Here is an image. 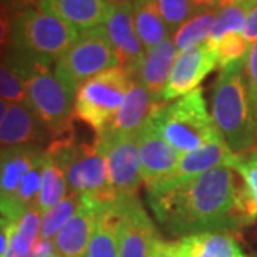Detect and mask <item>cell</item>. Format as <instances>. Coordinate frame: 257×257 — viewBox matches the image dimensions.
Masks as SVG:
<instances>
[{
	"label": "cell",
	"instance_id": "cell-1",
	"mask_svg": "<svg viewBox=\"0 0 257 257\" xmlns=\"http://www.w3.org/2000/svg\"><path fill=\"white\" fill-rule=\"evenodd\" d=\"M234 170L220 166L167 189L147 190L160 226L173 236L229 231L244 226Z\"/></svg>",
	"mask_w": 257,
	"mask_h": 257
},
{
	"label": "cell",
	"instance_id": "cell-2",
	"mask_svg": "<svg viewBox=\"0 0 257 257\" xmlns=\"http://www.w3.org/2000/svg\"><path fill=\"white\" fill-rule=\"evenodd\" d=\"M211 117L220 136L236 155L257 143V113L244 76V60L220 69L211 93Z\"/></svg>",
	"mask_w": 257,
	"mask_h": 257
},
{
	"label": "cell",
	"instance_id": "cell-3",
	"mask_svg": "<svg viewBox=\"0 0 257 257\" xmlns=\"http://www.w3.org/2000/svg\"><path fill=\"white\" fill-rule=\"evenodd\" d=\"M43 146L0 147V214L12 223L39 207Z\"/></svg>",
	"mask_w": 257,
	"mask_h": 257
},
{
	"label": "cell",
	"instance_id": "cell-4",
	"mask_svg": "<svg viewBox=\"0 0 257 257\" xmlns=\"http://www.w3.org/2000/svg\"><path fill=\"white\" fill-rule=\"evenodd\" d=\"M62 165L69 192L79 193L99 203H113L114 194L109 179V166L96 142L79 143L73 136L52 140L46 147Z\"/></svg>",
	"mask_w": 257,
	"mask_h": 257
},
{
	"label": "cell",
	"instance_id": "cell-5",
	"mask_svg": "<svg viewBox=\"0 0 257 257\" xmlns=\"http://www.w3.org/2000/svg\"><path fill=\"white\" fill-rule=\"evenodd\" d=\"M150 120L159 135L182 155L202 147L219 132L200 87L173 103L162 104Z\"/></svg>",
	"mask_w": 257,
	"mask_h": 257
},
{
	"label": "cell",
	"instance_id": "cell-6",
	"mask_svg": "<svg viewBox=\"0 0 257 257\" xmlns=\"http://www.w3.org/2000/svg\"><path fill=\"white\" fill-rule=\"evenodd\" d=\"M77 36L79 32L73 26L36 6L13 16L10 45L40 60L56 64Z\"/></svg>",
	"mask_w": 257,
	"mask_h": 257
},
{
	"label": "cell",
	"instance_id": "cell-7",
	"mask_svg": "<svg viewBox=\"0 0 257 257\" xmlns=\"http://www.w3.org/2000/svg\"><path fill=\"white\" fill-rule=\"evenodd\" d=\"M120 67L104 26L80 32L73 45L55 64L56 76L77 92L79 86L104 70Z\"/></svg>",
	"mask_w": 257,
	"mask_h": 257
},
{
	"label": "cell",
	"instance_id": "cell-8",
	"mask_svg": "<svg viewBox=\"0 0 257 257\" xmlns=\"http://www.w3.org/2000/svg\"><path fill=\"white\" fill-rule=\"evenodd\" d=\"M130 79L120 67L109 69L82 83L76 92L74 116L100 135L120 109Z\"/></svg>",
	"mask_w": 257,
	"mask_h": 257
},
{
	"label": "cell",
	"instance_id": "cell-9",
	"mask_svg": "<svg viewBox=\"0 0 257 257\" xmlns=\"http://www.w3.org/2000/svg\"><path fill=\"white\" fill-rule=\"evenodd\" d=\"M25 87L26 104L49 128L52 140L70 136L76 92L56 76L55 69L35 74Z\"/></svg>",
	"mask_w": 257,
	"mask_h": 257
},
{
	"label": "cell",
	"instance_id": "cell-10",
	"mask_svg": "<svg viewBox=\"0 0 257 257\" xmlns=\"http://www.w3.org/2000/svg\"><path fill=\"white\" fill-rule=\"evenodd\" d=\"M104 153L114 199L138 196L142 179L138 133L97 136L94 140ZM114 200V202H116Z\"/></svg>",
	"mask_w": 257,
	"mask_h": 257
},
{
	"label": "cell",
	"instance_id": "cell-11",
	"mask_svg": "<svg viewBox=\"0 0 257 257\" xmlns=\"http://www.w3.org/2000/svg\"><path fill=\"white\" fill-rule=\"evenodd\" d=\"M114 209L119 216V257H150L160 236L138 196L117 199Z\"/></svg>",
	"mask_w": 257,
	"mask_h": 257
},
{
	"label": "cell",
	"instance_id": "cell-12",
	"mask_svg": "<svg viewBox=\"0 0 257 257\" xmlns=\"http://www.w3.org/2000/svg\"><path fill=\"white\" fill-rule=\"evenodd\" d=\"M239 159L240 155H236L230 150V147L226 145L220 133L217 132L206 145L193 152L183 153L175 169L165 179H162L155 186L149 187L147 190L172 187L220 166H230L231 169H234Z\"/></svg>",
	"mask_w": 257,
	"mask_h": 257
},
{
	"label": "cell",
	"instance_id": "cell-13",
	"mask_svg": "<svg viewBox=\"0 0 257 257\" xmlns=\"http://www.w3.org/2000/svg\"><path fill=\"white\" fill-rule=\"evenodd\" d=\"M217 66V53L204 43L202 46L179 52L166 84L163 99L175 100L199 87L203 79Z\"/></svg>",
	"mask_w": 257,
	"mask_h": 257
},
{
	"label": "cell",
	"instance_id": "cell-14",
	"mask_svg": "<svg viewBox=\"0 0 257 257\" xmlns=\"http://www.w3.org/2000/svg\"><path fill=\"white\" fill-rule=\"evenodd\" d=\"M138 146L142 179L147 189L165 179L177 166L182 156V153H179L159 135L150 117L139 128Z\"/></svg>",
	"mask_w": 257,
	"mask_h": 257
},
{
	"label": "cell",
	"instance_id": "cell-15",
	"mask_svg": "<svg viewBox=\"0 0 257 257\" xmlns=\"http://www.w3.org/2000/svg\"><path fill=\"white\" fill-rule=\"evenodd\" d=\"M107 36L119 59L120 69L130 77L146 53L133 22V0H127L113 9L110 19L104 25Z\"/></svg>",
	"mask_w": 257,
	"mask_h": 257
},
{
	"label": "cell",
	"instance_id": "cell-16",
	"mask_svg": "<svg viewBox=\"0 0 257 257\" xmlns=\"http://www.w3.org/2000/svg\"><path fill=\"white\" fill-rule=\"evenodd\" d=\"M107 203L94 202L83 196L80 209L64 224L53 239L55 251L62 257H83L96 227L97 219Z\"/></svg>",
	"mask_w": 257,
	"mask_h": 257
},
{
	"label": "cell",
	"instance_id": "cell-17",
	"mask_svg": "<svg viewBox=\"0 0 257 257\" xmlns=\"http://www.w3.org/2000/svg\"><path fill=\"white\" fill-rule=\"evenodd\" d=\"M49 139H52L49 128L26 103H9L0 123V147H45Z\"/></svg>",
	"mask_w": 257,
	"mask_h": 257
},
{
	"label": "cell",
	"instance_id": "cell-18",
	"mask_svg": "<svg viewBox=\"0 0 257 257\" xmlns=\"http://www.w3.org/2000/svg\"><path fill=\"white\" fill-rule=\"evenodd\" d=\"M179 50L173 37H169L163 43L147 49L143 59L136 67L135 73L128 79L139 82L159 103H166L163 99L166 84L175 66Z\"/></svg>",
	"mask_w": 257,
	"mask_h": 257
},
{
	"label": "cell",
	"instance_id": "cell-19",
	"mask_svg": "<svg viewBox=\"0 0 257 257\" xmlns=\"http://www.w3.org/2000/svg\"><path fill=\"white\" fill-rule=\"evenodd\" d=\"M165 103H159L153 96L136 80L130 79L128 89L120 109L113 117L110 124L97 136L106 135H121V133H138L156 109ZM96 136V138H97Z\"/></svg>",
	"mask_w": 257,
	"mask_h": 257
},
{
	"label": "cell",
	"instance_id": "cell-20",
	"mask_svg": "<svg viewBox=\"0 0 257 257\" xmlns=\"http://www.w3.org/2000/svg\"><path fill=\"white\" fill-rule=\"evenodd\" d=\"M39 8L56 15L79 33L104 26L114 9L101 0H42Z\"/></svg>",
	"mask_w": 257,
	"mask_h": 257
},
{
	"label": "cell",
	"instance_id": "cell-21",
	"mask_svg": "<svg viewBox=\"0 0 257 257\" xmlns=\"http://www.w3.org/2000/svg\"><path fill=\"white\" fill-rule=\"evenodd\" d=\"M176 244L183 257H247L229 231L190 234Z\"/></svg>",
	"mask_w": 257,
	"mask_h": 257
},
{
	"label": "cell",
	"instance_id": "cell-22",
	"mask_svg": "<svg viewBox=\"0 0 257 257\" xmlns=\"http://www.w3.org/2000/svg\"><path fill=\"white\" fill-rule=\"evenodd\" d=\"M83 257H119V216L114 202L103 207Z\"/></svg>",
	"mask_w": 257,
	"mask_h": 257
},
{
	"label": "cell",
	"instance_id": "cell-23",
	"mask_svg": "<svg viewBox=\"0 0 257 257\" xmlns=\"http://www.w3.org/2000/svg\"><path fill=\"white\" fill-rule=\"evenodd\" d=\"M133 22L145 49H152L170 37L169 28L162 18L156 0H133Z\"/></svg>",
	"mask_w": 257,
	"mask_h": 257
},
{
	"label": "cell",
	"instance_id": "cell-24",
	"mask_svg": "<svg viewBox=\"0 0 257 257\" xmlns=\"http://www.w3.org/2000/svg\"><path fill=\"white\" fill-rule=\"evenodd\" d=\"M69 193V186L62 165L53 153H45L43 170H42V186L39 196V210L43 214L55 204L63 200Z\"/></svg>",
	"mask_w": 257,
	"mask_h": 257
},
{
	"label": "cell",
	"instance_id": "cell-25",
	"mask_svg": "<svg viewBox=\"0 0 257 257\" xmlns=\"http://www.w3.org/2000/svg\"><path fill=\"white\" fill-rule=\"evenodd\" d=\"M42 213L39 207L25 213L18 221L12 223L9 248L6 257H26L40 239Z\"/></svg>",
	"mask_w": 257,
	"mask_h": 257
},
{
	"label": "cell",
	"instance_id": "cell-26",
	"mask_svg": "<svg viewBox=\"0 0 257 257\" xmlns=\"http://www.w3.org/2000/svg\"><path fill=\"white\" fill-rule=\"evenodd\" d=\"M219 9H203L177 29L173 42L179 52L204 45L210 37Z\"/></svg>",
	"mask_w": 257,
	"mask_h": 257
},
{
	"label": "cell",
	"instance_id": "cell-27",
	"mask_svg": "<svg viewBox=\"0 0 257 257\" xmlns=\"http://www.w3.org/2000/svg\"><path fill=\"white\" fill-rule=\"evenodd\" d=\"M244 180L239 192L240 214L246 224L257 219V150L248 156H240L234 169Z\"/></svg>",
	"mask_w": 257,
	"mask_h": 257
},
{
	"label": "cell",
	"instance_id": "cell-28",
	"mask_svg": "<svg viewBox=\"0 0 257 257\" xmlns=\"http://www.w3.org/2000/svg\"><path fill=\"white\" fill-rule=\"evenodd\" d=\"M256 3L248 2V0H239L236 3H231L227 6H223L217 12V18L216 23L211 32L209 40L206 42L207 47H210L213 50H216L217 43L220 42V39L229 35V33H241L246 19L250 9L254 6Z\"/></svg>",
	"mask_w": 257,
	"mask_h": 257
},
{
	"label": "cell",
	"instance_id": "cell-29",
	"mask_svg": "<svg viewBox=\"0 0 257 257\" xmlns=\"http://www.w3.org/2000/svg\"><path fill=\"white\" fill-rule=\"evenodd\" d=\"M82 203V194L69 192L63 200H60L52 209L45 211L42 214V223H40V239L53 241L56 234L73 217L76 211L80 209Z\"/></svg>",
	"mask_w": 257,
	"mask_h": 257
},
{
	"label": "cell",
	"instance_id": "cell-30",
	"mask_svg": "<svg viewBox=\"0 0 257 257\" xmlns=\"http://www.w3.org/2000/svg\"><path fill=\"white\" fill-rule=\"evenodd\" d=\"M159 12L169 28L170 35L200 10L192 0H156Z\"/></svg>",
	"mask_w": 257,
	"mask_h": 257
},
{
	"label": "cell",
	"instance_id": "cell-31",
	"mask_svg": "<svg viewBox=\"0 0 257 257\" xmlns=\"http://www.w3.org/2000/svg\"><path fill=\"white\" fill-rule=\"evenodd\" d=\"M250 43L243 37L241 33H229L220 39V42L216 46L217 53V66L223 69L226 66L236 62H241L246 59Z\"/></svg>",
	"mask_w": 257,
	"mask_h": 257
},
{
	"label": "cell",
	"instance_id": "cell-32",
	"mask_svg": "<svg viewBox=\"0 0 257 257\" xmlns=\"http://www.w3.org/2000/svg\"><path fill=\"white\" fill-rule=\"evenodd\" d=\"M0 99L8 103H26L25 83L0 62Z\"/></svg>",
	"mask_w": 257,
	"mask_h": 257
},
{
	"label": "cell",
	"instance_id": "cell-33",
	"mask_svg": "<svg viewBox=\"0 0 257 257\" xmlns=\"http://www.w3.org/2000/svg\"><path fill=\"white\" fill-rule=\"evenodd\" d=\"M244 76L247 82L250 99L257 113V42L250 46V50L244 59Z\"/></svg>",
	"mask_w": 257,
	"mask_h": 257
},
{
	"label": "cell",
	"instance_id": "cell-34",
	"mask_svg": "<svg viewBox=\"0 0 257 257\" xmlns=\"http://www.w3.org/2000/svg\"><path fill=\"white\" fill-rule=\"evenodd\" d=\"M12 29H13V15L5 6L0 5V60L10 45Z\"/></svg>",
	"mask_w": 257,
	"mask_h": 257
},
{
	"label": "cell",
	"instance_id": "cell-35",
	"mask_svg": "<svg viewBox=\"0 0 257 257\" xmlns=\"http://www.w3.org/2000/svg\"><path fill=\"white\" fill-rule=\"evenodd\" d=\"M150 257H183L176 243H169L160 237L155 241Z\"/></svg>",
	"mask_w": 257,
	"mask_h": 257
},
{
	"label": "cell",
	"instance_id": "cell-36",
	"mask_svg": "<svg viewBox=\"0 0 257 257\" xmlns=\"http://www.w3.org/2000/svg\"><path fill=\"white\" fill-rule=\"evenodd\" d=\"M241 35H243V37L247 40L250 45H253V43L257 42V3L248 12Z\"/></svg>",
	"mask_w": 257,
	"mask_h": 257
},
{
	"label": "cell",
	"instance_id": "cell-37",
	"mask_svg": "<svg viewBox=\"0 0 257 257\" xmlns=\"http://www.w3.org/2000/svg\"><path fill=\"white\" fill-rule=\"evenodd\" d=\"M40 2L42 0H0V5L5 6L15 16L29 8H36Z\"/></svg>",
	"mask_w": 257,
	"mask_h": 257
},
{
	"label": "cell",
	"instance_id": "cell-38",
	"mask_svg": "<svg viewBox=\"0 0 257 257\" xmlns=\"http://www.w3.org/2000/svg\"><path fill=\"white\" fill-rule=\"evenodd\" d=\"M10 231H12V221L0 217V257H6L9 248Z\"/></svg>",
	"mask_w": 257,
	"mask_h": 257
},
{
	"label": "cell",
	"instance_id": "cell-39",
	"mask_svg": "<svg viewBox=\"0 0 257 257\" xmlns=\"http://www.w3.org/2000/svg\"><path fill=\"white\" fill-rule=\"evenodd\" d=\"M199 9H219L221 0H192Z\"/></svg>",
	"mask_w": 257,
	"mask_h": 257
},
{
	"label": "cell",
	"instance_id": "cell-40",
	"mask_svg": "<svg viewBox=\"0 0 257 257\" xmlns=\"http://www.w3.org/2000/svg\"><path fill=\"white\" fill-rule=\"evenodd\" d=\"M8 106H9V103H8V101H5L0 99V123H2V120H3L5 114H6V111H8Z\"/></svg>",
	"mask_w": 257,
	"mask_h": 257
},
{
	"label": "cell",
	"instance_id": "cell-41",
	"mask_svg": "<svg viewBox=\"0 0 257 257\" xmlns=\"http://www.w3.org/2000/svg\"><path fill=\"white\" fill-rule=\"evenodd\" d=\"M101 2H104V3L110 5V6H113V8H116V6H119V5L124 3V2H127V0H101Z\"/></svg>",
	"mask_w": 257,
	"mask_h": 257
},
{
	"label": "cell",
	"instance_id": "cell-42",
	"mask_svg": "<svg viewBox=\"0 0 257 257\" xmlns=\"http://www.w3.org/2000/svg\"><path fill=\"white\" fill-rule=\"evenodd\" d=\"M236 2H239V0H221L220 8H223V6H227V5H231V3H236ZM220 8H219V9H220Z\"/></svg>",
	"mask_w": 257,
	"mask_h": 257
},
{
	"label": "cell",
	"instance_id": "cell-43",
	"mask_svg": "<svg viewBox=\"0 0 257 257\" xmlns=\"http://www.w3.org/2000/svg\"><path fill=\"white\" fill-rule=\"evenodd\" d=\"M26 257H42V256H40V254L37 253L36 250H33V251H32V253H30V254H29V256H26Z\"/></svg>",
	"mask_w": 257,
	"mask_h": 257
},
{
	"label": "cell",
	"instance_id": "cell-44",
	"mask_svg": "<svg viewBox=\"0 0 257 257\" xmlns=\"http://www.w3.org/2000/svg\"><path fill=\"white\" fill-rule=\"evenodd\" d=\"M45 257H62V256H59V254H57L56 251H52V253H49V254H47V256H45Z\"/></svg>",
	"mask_w": 257,
	"mask_h": 257
},
{
	"label": "cell",
	"instance_id": "cell-45",
	"mask_svg": "<svg viewBox=\"0 0 257 257\" xmlns=\"http://www.w3.org/2000/svg\"><path fill=\"white\" fill-rule=\"evenodd\" d=\"M248 2H253V3H257V0H248Z\"/></svg>",
	"mask_w": 257,
	"mask_h": 257
}]
</instances>
